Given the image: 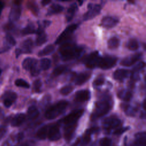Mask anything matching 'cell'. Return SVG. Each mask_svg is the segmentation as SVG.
Instances as JSON below:
<instances>
[{"label": "cell", "instance_id": "53", "mask_svg": "<svg viewBox=\"0 0 146 146\" xmlns=\"http://www.w3.org/2000/svg\"><path fill=\"white\" fill-rule=\"evenodd\" d=\"M19 146H28L26 144H21V145H20Z\"/></svg>", "mask_w": 146, "mask_h": 146}, {"label": "cell", "instance_id": "29", "mask_svg": "<svg viewBox=\"0 0 146 146\" xmlns=\"http://www.w3.org/2000/svg\"><path fill=\"white\" fill-rule=\"evenodd\" d=\"M126 47L131 51L137 50L139 47L138 41L135 38L129 39L126 43Z\"/></svg>", "mask_w": 146, "mask_h": 146}, {"label": "cell", "instance_id": "24", "mask_svg": "<svg viewBox=\"0 0 146 146\" xmlns=\"http://www.w3.org/2000/svg\"><path fill=\"white\" fill-rule=\"evenodd\" d=\"M33 40L29 38L25 40L22 43V52L30 53L32 51L33 48Z\"/></svg>", "mask_w": 146, "mask_h": 146}, {"label": "cell", "instance_id": "27", "mask_svg": "<svg viewBox=\"0 0 146 146\" xmlns=\"http://www.w3.org/2000/svg\"><path fill=\"white\" fill-rule=\"evenodd\" d=\"M120 45V40L116 36L110 38L107 42V46L109 49L113 50L117 48Z\"/></svg>", "mask_w": 146, "mask_h": 146}, {"label": "cell", "instance_id": "51", "mask_svg": "<svg viewBox=\"0 0 146 146\" xmlns=\"http://www.w3.org/2000/svg\"><path fill=\"white\" fill-rule=\"evenodd\" d=\"M145 117V112H141V115H140V117L141 119H144Z\"/></svg>", "mask_w": 146, "mask_h": 146}, {"label": "cell", "instance_id": "18", "mask_svg": "<svg viewBox=\"0 0 146 146\" xmlns=\"http://www.w3.org/2000/svg\"><path fill=\"white\" fill-rule=\"evenodd\" d=\"M77 10H78V5L76 4V3L74 2L69 6L66 14V18L67 22H70L72 19Z\"/></svg>", "mask_w": 146, "mask_h": 146}, {"label": "cell", "instance_id": "20", "mask_svg": "<svg viewBox=\"0 0 146 146\" xmlns=\"http://www.w3.org/2000/svg\"><path fill=\"white\" fill-rule=\"evenodd\" d=\"M117 95L120 99L125 102L130 101L133 96L132 92L130 91L125 89H122L119 91Z\"/></svg>", "mask_w": 146, "mask_h": 146}, {"label": "cell", "instance_id": "41", "mask_svg": "<svg viewBox=\"0 0 146 146\" xmlns=\"http://www.w3.org/2000/svg\"><path fill=\"white\" fill-rule=\"evenodd\" d=\"M145 62H140L137 64H136L135 67L133 68L132 72H135V73H139V72L144 68L145 67Z\"/></svg>", "mask_w": 146, "mask_h": 146}, {"label": "cell", "instance_id": "14", "mask_svg": "<svg viewBox=\"0 0 146 146\" xmlns=\"http://www.w3.org/2000/svg\"><path fill=\"white\" fill-rule=\"evenodd\" d=\"M22 12V8L21 6L19 3H16L13 5V6L11 7L10 15H9V18L11 22H15L17 21L21 15Z\"/></svg>", "mask_w": 146, "mask_h": 146}, {"label": "cell", "instance_id": "28", "mask_svg": "<svg viewBox=\"0 0 146 146\" xmlns=\"http://www.w3.org/2000/svg\"><path fill=\"white\" fill-rule=\"evenodd\" d=\"M36 34H37V37L36 38V41H35V43L36 46H40L47 42V34L44 33V31L37 33Z\"/></svg>", "mask_w": 146, "mask_h": 146}, {"label": "cell", "instance_id": "21", "mask_svg": "<svg viewBox=\"0 0 146 146\" xmlns=\"http://www.w3.org/2000/svg\"><path fill=\"white\" fill-rule=\"evenodd\" d=\"M146 134L145 132H138L135 135V146H145Z\"/></svg>", "mask_w": 146, "mask_h": 146}, {"label": "cell", "instance_id": "25", "mask_svg": "<svg viewBox=\"0 0 146 146\" xmlns=\"http://www.w3.org/2000/svg\"><path fill=\"white\" fill-rule=\"evenodd\" d=\"M27 113L28 118L33 120L38 117L39 115V111L35 106H31L28 108Z\"/></svg>", "mask_w": 146, "mask_h": 146}, {"label": "cell", "instance_id": "22", "mask_svg": "<svg viewBox=\"0 0 146 146\" xmlns=\"http://www.w3.org/2000/svg\"><path fill=\"white\" fill-rule=\"evenodd\" d=\"M64 10L63 6L59 4L53 3L48 8L46 15H51L61 13Z\"/></svg>", "mask_w": 146, "mask_h": 146}, {"label": "cell", "instance_id": "38", "mask_svg": "<svg viewBox=\"0 0 146 146\" xmlns=\"http://www.w3.org/2000/svg\"><path fill=\"white\" fill-rule=\"evenodd\" d=\"M15 85L19 87H22L25 88H29L30 86L29 83L22 79H17L15 80Z\"/></svg>", "mask_w": 146, "mask_h": 146}, {"label": "cell", "instance_id": "7", "mask_svg": "<svg viewBox=\"0 0 146 146\" xmlns=\"http://www.w3.org/2000/svg\"><path fill=\"white\" fill-rule=\"evenodd\" d=\"M87 8V11L86 12L83 16V19L84 21H88L92 19L99 15L101 11L102 7L101 5L99 4H93L90 3L88 4Z\"/></svg>", "mask_w": 146, "mask_h": 146}, {"label": "cell", "instance_id": "39", "mask_svg": "<svg viewBox=\"0 0 146 146\" xmlns=\"http://www.w3.org/2000/svg\"><path fill=\"white\" fill-rule=\"evenodd\" d=\"M29 71H30L31 75L33 76H36L40 74V70L38 66V61L33 65Z\"/></svg>", "mask_w": 146, "mask_h": 146}, {"label": "cell", "instance_id": "13", "mask_svg": "<svg viewBox=\"0 0 146 146\" xmlns=\"http://www.w3.org/2000/svg\"><path fill=\"white\" fill-rule=\"evenodd\" d=\"M119 18L113 16L103 17L101 21V26L106 29H111L114 27L119 23Z\"/></svg>", "mask_w": 146, "mask_h": 146}, {"label": "cell", "instance_id": "11", "mask_svg": "<svg viewBox=\"0 0 146 146\" xmlns=\"http://www.w3.org/2000/svg\"><path fill=\"white\" fill-rule=\"evenodd\" d=\"M17 98V94L11 91H6L2 96L3 105L7 108L10 107L15 102Z\"/></svg>", "mask_w": 146, "mask_h": 146}, {"label": "cell", "instance_id": "37", "mask_svg": "<svg viewBox=\"0 0 146 146\" xmlns=\"http://www.w3.org/2000/svg\"><path fill=\"white\" fill-rule=\"evenodd\" d=\"M74 87L72 85H66L62 87L60 89L59 92L62 95L66 96L72 92V91L74 90Z\"/></svg>", "mask_w": 146, "mask_h": 146}, {"label": "cell", "instance_id": "12", "mask_svg": "<svg viewBox=\"0 0 146 146\" xmlns=\"http://www.w3.org/2000/svg\"><path fill=\"white\" fill-rule=\"evenodd\" d=\"M91 92L88 90H81L76 91L74 96V100L77 103H84L90 100Z\"/></svg>", "mask_w": 146, "mask_h": 146}, {"label": "cell", "instance_id": "4", "mask_svg": "<svg viewBox=\"0 0 146 146\" xmlns=\"http://www.w3.org/2000/svg\"><path fill=\"white\" fill-rule=\"evenodd\" d=\"M84 113L83 109H78L72 111L62 120L64 127H76L78 120Z\"/></svg>", "mask_w": 146, "mask_h": 146}, {"label": "cell", "instance_id": "34", "mask_svg": "<svg viewBox=\"0 0 146 146\" xmlns=\"http://www.w3.org/2000/svg\"><path fill=\"white\" fill-rule=\"evenodd\" d=\"M67 70V67L66 65H59L56 67L52 71V75L55 76H57L62 75Z\"/></svg>", "mask_w": 146, "mask_h": 146}, {"label": "cell", "instance_id": "54", "mask_svg": "<svg viewBox=\"0 0 146 146\" xmlns=\"http://www.w3.org/2000/svg\"><path fill=\"white\" fill-rule=\"evenodd\" d=\"M2 74V70L0 69V75Z\"/></svg>", "mask_w": 146, "mask_h": 146}, {"label": "cell", "instance_id": "40", "mask_svg": "<svg viewBox=\"0 0 146 146\" xmlns=\"http://www.w3.org/2000/svg\"><path fill=\"white\" fill-rule=\"evenodd\" d=\"M42 87V82L39 79H36L33 83V90L35 92H40V89Z\"/></svg>", "mask_w": 146, "mask_h": 146}, {"label": "cell", "instance_id": "45", "mask_svg": "<svg viewBox=\"0 0 146 146\" xmlns=\"http://www.w3.org/2000/svg\"><path fill=\"white\" fill-rule=\"evenodd\" d=\"M88 143L85 142L82 138H79L72 146H86Z\"/></svg>", "mask_w": 146, "mask_h": 146}, {"label": "cell", "instance_id": "2", "mask_svg": "<svg viewBox=\"0 0 146 146\" xmlns=\"http://www.w3.org/2000/svg\"><path fill=\"white\" fill-rule=\"evenodd\" d=\"M113 102L111 96L104 94L100 96L95 105V108L91 115V119L95 120L107 114L112 109Z\"/></svg>", "mask_w": 146, "mask_h": 146}, {"label": "cell", "instance_id": "31", "mask_svg": "<svg viewBox=\"0 0 146 146\" xmlns=\"http://www.w3.org/2000/svg\"><path fill=\"white\" fill-rule=\"evenodd\" d=\"M27 7L35 15H38L39 12V9L37 3L34 1H29L27 3Z\"/></svg>", "mask_w": 146, "mask_h": 146}, {"label": "cell", "instance_id": "52", "mask_svg": "<svg viewBox=\"0 0 146 146\" xmlns=\"http://www.w3.org/2000/svg\"><path fill=\"white\" fill-rule=\"evenodd\" d=\"M145 99H144L143 100V107L144 108V110H145Z\"/></svg>", "mask_w": 146, "mask_h": 146}, {"label": "cell", "instance_id": "9", "mask_svg": "<svg viewBox=\"0 0 146 146\" xmlns=\"http://www.w3.org/2000/svg\"><path fill=\"white\" fill-rule=\"evenodd\" d=\"M121 124V120L115 115H111L105 118L102 121L103 128L106 130H111L118 127Z\"/></svg>", "mask_w": 146, "mask_h": 146}, {"label": "cell", "instance_id": "33", "mask_svg": "<svg viewBox=\"0 0 146 146\" xmlns=\"http://www.w3.org/2000/svg\"><path fill=\"white\" fill-rule=\"evenodd\" d=\"M22 34L23 35H29L31 34H34L36 33V30L35 26L32 23H29L22 30Z\"/></svg>", "mask_w": 146, "mask_h": 146}, {"label": "cell", "instance_id": "44", "mask_svg": "<svg viewBox=\"0 0 146 146\" xmlns=\"http://www.w3.org/2000/svg\"><path fill=\"white\" fill-rule=\"evenodd\" d=\"M111 140L107 137L103 138L100 141V146H111Z\"/></svg>", "mask_w": 146, "mask_h": 146}, {"label": "cell", "instance_id": "10", "mask_svg": "<svg viewBox=\"0 0 146 146\" xmlns=\"http://www.w3.org/2000/svg\"><path fill=\"white\" fill-rule=\"evenodd\" d=\"M143 54L141 52H137L134 54H132L129 56H127L123 58L120 64L125 67H129L134 64L137 61H139L142 58Z\"/></svg>", "mask_w": 146, "mask_h": 146}, {"label": "cell", "instance_id": "15", "mask_svg": "<svg viewBox=\"0 0 146 146\" xmlns=\"http://www.w3.org/2000/svg\"><path fill=\"white\" fill-rule=\"evenodd\" d=\"M47 137L51 141H56L60 138V133L57 125L51 126L48 130Z\"/></svg>", "mask_w": 146, "mask_h": 146}, {"label": "cell", "instance_id": "49", "mask_svg": "<svg viewBox=\"0 0 146 146\" xmlns=\"http://www.w3.org/2000/svg\"><path fill=\"white\" fill-rule=\"evenodd\" d=\"M50 2H51V1L50 0H43L41 1V4L42 6H46L48 3H50Z\"/></svg>", "mask_w": 146, "mask_h": 146}, {"label": "cell", "instance_id": "23", "mask_svg": "<svg viewBox=\"0 0 146 146\" xmlns=\"http://www.w3.org/2000/svg\"><path fill=\"white\" fill-rule=\"evenodd\" d=\"M26 116L24 113H18L11 120V125L13 127H18L21 125L25 120Z\"/></svg>", "mask_w": 146, "mask_h": 146}, {"label": "cell", "instance_id": "5", "mask_svg": "<svg viewBox=\"0 0 146 146\" xmlns=\"http://www.w3.org/2000/svg\"><path fill=\"white\" fill-rule=\"evenodd\" d=\"M117 58L114 56L106 55L100 56L98 62L97 67L102 70L111 69L116 66Z\"/></svg>", "mask_w": 146, "mask_h": 146}, {"label": "cell", "instance_id": "6", "mask_svg": "<svg viewBox=\"0 0 146 146\" xmlns=\"http://www.w3.org/2000/svg\"><path fill=\"white\" fill-rule=\"evenodd\" d=\"M77 24H71L68 25L58 36L55 42V43L56 44H60L67 42L68 40H70L72 35L74 34V31L77 29Z\"/></svg>", "mask_w": 146, "mask_h": 146}, {"label": "cell", "instance_id": "3", "mask_svg": "<svg viewBox=\"0 0 146 146\" xmlns=\"http://www.w3.org/2000/svg\"><path fill=\"white\" fill-rule=\"evenodd\" d=\"M68 106V102L65 100H60L50 106L46 111L44 116L47 119L52 120L62 114Z\"/></svg>", "mask_w": 146, "mask_h": 146}, {"label": "cell", "instance_id": "48", "mask_svg": "<svg viewBox=\"0 0 146 146\" xmlns=\"http://www.w3.org/2000/svg\"><path fill=\"white\" fill-rule=\"evenodd\" d=\"M22 53V51L21 49L17 48L15 50V55H16V57L17 58H18Z\"/></svg>", "mask_w": 146, "mask_h": 146}, {"label": "cell", "instance_id": "26", "mask_svg": "<svg viewBox=\"0 0 146 146\" xmlns=\"http://www.w3.org/2000/svg\"><path fill=\"white\" fill-rule=\"evenodd\" d=\"M37 62V60L30 57L26 58L22 62V67L27 71H29L33 65Z\"/></svg>", "mask_w": 146, "mask_h": 146}, {"label": "cell", "instance_id": "17", "mask_svg": "<svg viewBox=\"0 0 146 146\" xmlns=\"http://www.w3.org/2000/svg\"><path fill=\"white\" fill-rule=\"evenodd\" d=\"M129 74V71L127 69L119 68L116 70L113 74V78L117 81H123L125 79Z\"/></svg>", "mask_w": 146, "mask_h": 146}, {"label": "cell", "instance_id": "1", "mask_svg": "<svg viewBox=\"0 0 146 146\" xmlns=\"http://www.w3.org/2000/svg\"><path fill=\"white\" fill-rule=\"evenodd\" d=\"M61 44L59 52L61 59L64 62L78 59L84 52L83 46L77 45L72 41H67Z\"/></svg>", "mask_w": 146, "mask_h": 146}, {"label": "cell", "instance_id": "35", "mask_svg": "<svg viewBox=\"0 0 146 146\" xmlns=\"http://www.w3.org/2000/svg\"><path fill=\"white\" fill-rule=\"evenodd\" d=\"M51 66V60L48 58H42L40 60V67L43 70L49 69Z\"/></svg>", "mask_w": 146, "mask_h": 146}, {"label": "cell", "instance_id": "19", "mask_svg": "<svg viewBox=\"0 0 146 146\" xmlns=\"http://www.w3.org/2000/svg\"><path fill=\"white\" fill-rule=\"evenodd\" d=\"M120 107L121 109L124 111L125 113L129 116H133L135 115L137 112V108L136 107L131 106L130 104L123 103L121 104Z\"/></svg>", "mask_w": 146, "mask_h": 146}, {"label": "cell", "instance_id": "16", "mask_svg": "<svg viewBox=\"0 0 146 146\" xmlns=\"http://www.w3.org/2000/svg\"><path fill=\"white\" fill-rule=\"evenodd\" d=\"M91 76V74L90 72H80L75 76L74 83L76 85H82L89 80Z\"/></svg>", "mask_w": 146, "mask_h": 146}, {"label": "cell", "instance_id": "43", "mask_svg": "<svg viewBox=\"0 0 146 146\" xmlns=\"http://www.w3.org/2000/svg\"><path fill=\"white\" fill-rule=\"evenodd\" d=\"M6 40H7V43H8L10 46H14L15 45V44H16V41H15V40L14 39V38L11 36V35H10V34H7L6 35Z\"/></svg>", "mask_w": 146, "mask_h": 146}, {"label": "cell", "instance_id": "8", "mask_svg": "<svg viewBox=\"0 0 146 146\" xmlns=\"http://www.w3.org/2000/svg\"><path fill=\"white\" fill-rule=\"evenodd\" d=\"M99 53L97 51H93L88 54L83 59V63L88 68L92 69L97 67L98 60L99 59Z\"/></svg>", "mask_w": 146, "mask_h": 146}, {"label": "cell", "instance_id": "30", "mask_svg": "<svg viewBox=\"0 0 146 146\" xmlns=\"http://www.w3.org/2000/svg\"><path fill=\"white\" fill-rule=\"evenodd\" d=\"M55 50V46L52 44H48L42 50L38 52V55L39 56H43L46 55H48L54 52Z\"/></svg>", "mask_w": 146, "mask_h": 146}, {"label": "cell", "instance_id": "32", "mask_svg": "<svg viewBox=\"0 0 146 146\" xmlns=\"http://www.w3.org/2000/svg\"><path fill=\"white\" fill-rule=\"evenodd\" d=\"M48 127L47 125H44L40 128L36 132L37 137L41 140H44L47 137Z\"/></svg>", "mask_w": 146, "mask_h": 146}, {"label": "cell", "instance_id": "42", "mask_svg": "<svg viewBox=\"0 0 146 146\" xmlns=\"http://www.w3.org/2000/svg\"><path fill=\"white\" fill-rule=\"evenodd\" d=\"M51 95H45L43 98V99H42V100H41V106H47L50 102V101H51Z\"/></svg>", "mask_w": 146, "mask_h": 146}, {"label": "cell", "instance_id": "47", "mask_svg": "<svg viewBox=\"0 0 146 146\" xmlns=\"http://www.w3.org/2000/svg\"><path fill=\"white\" fill-rule=\"evenodd\" d=\"M51 24V21H48V20H44L42 22V26H43V27L44 29L48 26H49Z\"/></svg>", "mask_w": 146, "mask_h": 146}, {"label": "cell", "instance_id": "50", "mask_svg": "<svg viewBox=\"0 0 146 146\" xmlns=\"http://www.w3.org/2000/svg\"><path fill=\"white\" fill-rule=\"evenodd\" d=\"M4 5H5V4H4L3 2L0 1V15H1V12H2V10H3V9Z\"/></svg>", "mask_w": 146, "mask_h": 146}, {"label": "cell", "instance_id": "36", "mask_svg": "<svg viewBox=\"0 0 146 146\" xmlns=\"http://www.w3.org/2000/svg\"><path fill=\"white\" fill-rule=\"evenodd\" d=\"M105 79L104 78L103 76H99L97 78H96L92 83V86L94 88H100L103 85L104 83Z\"/></svg>", "mask_w": 146, "mask_h": 146}, {"label": "cell", "instance_id": "46", "mask_svg": "<svg viewBox=\"0 0 146 146\" xmlns=\"http://www.w3.org/2000/svg\"><path fill=\"white\" fill-rule=\"evenodd\" d=\"M129 129V127H121V128H117L114 132V134L115 135H121L123 133L127 131V130H128Z\"/></svg>", "mask_w": 146, "mask_h": 146}]
</instances>
